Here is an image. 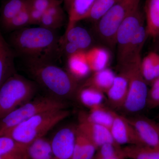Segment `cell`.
Masks as SVG:
<instances>
[{
	"instance_id": "cell-1",
	"label": "cell",
	"mask_w": 159,
	"mask_h": 159,
	"mask_svg": "<svg viewBox=\"0 0 159 159\" xmlns=\"http://www.w3.org/2000/svg\"><path fill=\"white\" fill-rule=\"evenodd\" d=\"M60 38L53 30L26 27L11 34L10 45L26 62H52L60 55Z\"/></svg>"
},
{
	"instance_id": "cell-2",
	"label": "cell",
	"mask_w": 159,
	"mask_h": 159,
	"mask_svg": "<svg viewBox=\"0 0 159 159\" xmlns=\"http://www.w3.org/2000/svg\"><path fill=\"white\" fill-rule=\"evenodd\" d=\"M27 70L52 97L63 100L76 95L78 80L67 70L51 62H26Z\"/></svg>"
},
{
	"instance_id": "cell-3",
	"label": "cell",
	"mask_w": 159,
	"mask_h": 159,
	"mask_svg": "<svg viewBox=\"0 0 159 159\" xmlns=\"http://www.w3.org/2000/svg\"><path fill=\"white\" fill-rule=\"evenodd\" d=\"M70 114V112L66 109L43 112L11 129L3 136L10 137L18 144L28 146L35 140L43 137Z\"/></svg>"
},
{
	"instance_id": "cell-4",
	"label": "cell",
	"mask_w": 159,
	"mask_h": 159,
	"mask_svg": "<svg viewBox=\"0 0 159 159\" xmlns=\"http://www.w3.org/2000/svg\"><path fill=\"white\" fill-rule=\"evenodd\" d=\"M37 87L34 82L15 74L0 87V119L33 99Z\"/></svg>"
},
{
	"instance_id": "cell-5",
	"label": "cell",
	"mask_w": 159,
	"mask_h": 159,
	"mask_svg": "<svg viewBox=\"0 0 159 159\" xmlns=\"http://www.w3.org/2000/svg\"><path fill=\"white\" fill-rule=\"evenodd\" d=\"M66 108V104L63 100L51 96L31 99L0 119V136L38 114Z\"/></svg>"
},
{
	"instance_id": "cell-6",
	"label": "cell",
	"mask_w": 159,
	"mask_h": 159,
	"mask_svg": "<svg viewBox=\"0 0 159 159\" xmlns=\"http://www.w3.org/2000/svg\"><path fill=\"white\" fill-rule=\"evenodd\" d=\"M142 57L120 65V72L128 81V96L123 109L130 113H136L146 107L148 89L147 83L142 75L141 68Z\"/></svg>"
},
{
	"instance_id": "cell-7",
	"label": "cell",
	"mask_w": 159,
	"mask_h": 159,
	"mask_svg": "<svg viewBox=\"0 0 159 159\" xmlns=\"http://www.w3.org/2000/svg\"><path fill=\"white\" fill-rule=\"evenodd\" d=\"M140 3V0H119L97 22V33L102 41L111 47L116 46L118 29Z\"/></svg>"
},
{
	"instance_id": "cell-8",
	"label": "cell",
	"mask_w": 159,
	"mask_h": 159,
	"mask_svg": "<svg viewBox=\"0 0 159 159\" xmlns=\"http://www.w3.org/2000/svg\"><path fill=\"white\" fill-rule=\"evenodd\" d=\"M145 25L144 11L140 6L133 10L124 20L117 31L116 46L118 61L121 59L137 31Z\"/></svg>"
},
{
	"instance_id": "cell-9",
	"label": "cell",
	"mask_w": 159,
	"mask_h": 159,
	"mask_svg": "<svg viewBox=\"0 0 159 159\" xmlns=\"http://www.w3.org/2000/svg\"><path fill=\"white\" fill-rule=\"evenodd\" d=\"M77 125H69L59 129L51 142L52 159H70L74 152Z\"/></svg>"
},
{
	"instance_id": "cell-10",
	"label": "cell",
	"mask_w": 159,
	"mask_h": 159,
	"mask_svg": "<svg viewBox=\"0 0 159 159\" xmlns=\"http://www.w3.org/2000/svg\"><path fill=\"white\" fill-rule=\"evenodd\" d=\"M77 127L97 146V148L106 143H116L109 129L91 121L87 113L80 111L78 116Z\"/></svg>"
},
{
	"instance_id": "cell-11",
	"label": "cell",
	"mask_w": 159,
	"mask_h": 159,
	"mask_svg": "<svg viewBox=\"0 0 159 159\" xmlns=\"http://www.w3.org/2000/svg\"><path fill=\"white\" fill-rule=\"evenodd\" d=\"M114 141L118 145H143L133 126L127 118L116 112L110 129Z\"/></svg>"
},
{
	"instance_id": "cell-12",
	"label": "cell",
	"mask_w": 159,
	"mask_h": 159,
	"mask_svg": "<svg viewBox=\"0 0 159 159\" xmlns=\"http://www.w3.org/2000/svg\"><path fill=\"white\" fill-rule=\"evenodd\" d=\"M127 119L136 131L143 145L159 148L158 123L143 116Z\"/></svg>"
},
{
	"instance_id": "cell-13",
	"label": "cell",
	"mask_w": 159,
	"mask_h": 159,
	"mask_svg": "<svg viewBox=\"0 0 159 159\" xmlns=\"http://www.w3.org/2000/svg\"><path fill=\"white\" fill-rule=\"evenodd\" d=\"M16 55L0 30V87L9 77L16 73L14 64Z\"/></svg>"
},
{
	"instance_id": "cell-14",
	"label": "cell",
	"mask_w": 159,
	"mask_h": 159,
	"mask_svg": "<svg viewBox=\"0 0 159 159\" xmlns=\"http://www.w3.org/2000/svg\"><path fill=\"white\" fill-rule=\"evenodd\" d=\"M129 84L127 77L120 72L116 76L111 87L106 93L109 103L115 108H123L128 96Z\"/></svg>"
},
{
	"instance_id": "cell-15",
	"label": "cell",
	"mask_w": 159,
	"mask_h": 159,
	"mask_svg": "<svg viewBox=\"0 0 159 159\" xmlns=\"http://www.w3.org/2000/svg\"><path fill=\"white\" fill-rule=\"evenodd\" d=\"M60 40L72 44L80 51H86L90 49L93 44V39L89 31L77 25L66 30Z\"/></svg>"
},
{
	"instance_id": "cell-16",
	"label": "cell",
	"mask_w": 159,
	"mask_h": 159,
	"mask_svg": "<svg viewBox=\"0 0 159 159\" xmlns=\"http://www.w3.org/2000/svg\"><path fill=\"white\" fill-rule=\"evenodd\" d=\"M148 36L146 26L145 25L142 26L137 31L122 58L118 61L119 65L134 61L141 57V51Z\"/></svg>"
},
{
	"instance_id": "cell-17",
	"label": "cell",
	"mask_w": 159,
	"mask_h": 159,
	"mask_svg": "<svg viewBox=\"0 0 159 159\" xmlns=\"http://www.w3.org/2000/svg\"><path fill=\"white\" fill-rule=\"evenodd\" d=\"M98 148L77 127L74 152L70 159H94Z\"/></svg>"
},
{
	"instance_id": "cell-18",
	"label": "cell",
	"mask_w": 159,
	"mask_h": 159,
	"mask_svg": "<svg viewBox=\"0 0 159 159\" xmlns=\"http://www.w3.org/2000/svg\"><path fill=\"white\" fill-rule=\"evenodd\" d=\"M144 15L146 31L148 36H159V0H146Z\"/></svg>"
},
{
	"instance_id": "cell-19",
	"label": "cell",
	"mask_w": 159,
	"mask_h": 159,
	"mask_svg": "<svg viewBox=\"0 0 159 159\" xmlns=\"http://www.w3.org/2000/svg\"><path fill=\"white\" fill-rule=\"evenodd\" d=\"M67 66L68 72L78 81L87 77L91 72L86 51H80L68 56Z\"/></svg>"
},
{
	"instance_id": "cell-20",
	"label": "cell",
	"mask_w": 159,
	"mask_h": 159,
	"mask_svg": "<svg viewBox=\"0 0 159 159\" xmlns=\"http://www.w3.org/2000/svg\"><path fill=\"white\" fill-rule=\"evenodd\" d=\"M96 0H73L68 10V22L66 30L85 20Z\"/></svg>"
},
{
	"instance_id": "cell-21",
	"label": "cell",
	"mask_w": 159,
	"mask_h": 159,
	"mask_svg": "<svg viewBox=\"0 0 159 159\" xmlns=\"http://www.w3.org/2000/svg\"><path fill=\"white\" fill-rule=\"evenodd\" d=\"M116 75L111 69L94 72L83 85L88 86L105 94L111 87Z\"/></svg>"
},
{
	"instance_id": "cell-22",
	"label": "cell",
	"mask_w": 159,
	"mask_h": 159,
	"mask_svg": "<svg viewBox=\"0 0 159 159\" xmlns=\"http://www.w3.org/2000/svg\"><path fill=\"white\" fill-rule=\"evenodd\" d=\"M87 60L91 72L107 68L110 60L108 50L99 47H93L86 51Z\"/></svg>"
},
{
	"instance_id": "cell-23",
	"label": "cell",
	"mask_w": 159,
	"mask_h": 159,
	"mask_svg": "<svg viewBox=\"0 0 159 159\" xmlns=\"http://www.w3.org/2000/svg\"><path fill=\"white\" fill-rule=\"evenodd\" d=\"M64 20V12L61 5H56L49 8L44 13L39 25L55 31L63 25Z\"/></svg>"
},
{
	"instance_id": "cell-24",
	"label": "cell",
	"mask_w": 159,
	"mask_h": 159,
	"mask_svg": "<svg viewBox=\"0 0 159 159\" xmlns=\"http://www.w3.org/2000/svg\"><path fill=\"white\" fill-rule=\"evenodd\" d=\"M122 151L126 159H159V147L129 145L122 148Z\"/></svg>"
},
{
	"instance_id": "cell-25",
	"label": "cell",
	"mask_w": 159,
	"mask_h": 159,
	"mask_svg": "<svg viewBox=\"0 0 159 159\" xmlns=\"http://www.w3.org/2000/svg\"><path fill=\"white\" fill-rule=\"evenodd\" d=\"M76 95L83 105L89 109L102 104L104 99V93L88 86H80Z\"/></svg>"
},
{
	"instance_id": "cell-26",
	"label": "cell",
	"mask_w": 159,
	"mask_h": 159,
	"mask_svg": "<svg viewBox=\"0 0 159 159\" xmlns=\"http://www.w3.org/2000/svg\"><path fill=\"white\" fill-rule=\"evenodd\" d=\"M89 109V112L87 113L89 119L95 123L104 126L110 130L116 112L107 107L103 103Z\"/></svg>"
},
{
	"instance_id": "cell-27",
	"label": "cell",
	"mask_w": 159,
	"mask_h": 159,
	"mask_svg": "<svg viewBox=\"0 0 159 159\" xmlns=\"http://www.w3.org/2000/svg\"><path fill=\"white\" fill-rule=\"evenodd\" d=\"M29 159H52L51 142L43 137L35 140L28 145Z\"/></svg>"
},
{
	"instance_id": "cell-28",
	"label": "cell",
	"mask_w": 159,
	"mask_h": 159,
	"mask_svg": "<svg viewBox=\"0 0 159 159\" xmlns=\"http://www.w3.org/2000/svg\"><path fill=\"white\" fill-rule=\"evenodd\" d=\"M28 6V0H7L1 9L2 24L4 25L13 18Z\"/></svg>"
},
{
	"instance_id": "cell-29",
	"label": "cell",
	"mask_w": 159,
	"mask_h": 159,
	"mask_svg": "<svg viewBox=\"0 0 159 159\" xmlns=\"http://www.w3.org/2000/svg\"><path fill=\"white\" fill-rule=\"evenodd\" d=\"M119 0H96L85 20L97 23Z\"/></svg>"
},
{
	"instance_id": "cell-30",
	"label": "cell",
	"mask_w": 159,
	"mask_h": 159,
	"mask_svg": "<svg viewBox=\"0 0 159 159\" xmlns=\"http://www.w3.org/2000/svg\"><path fill=\"white\" fill-rule=\"evenodd\" d=\"M31 25L28 5L24 10L3 25L8 31H15L26 28Z\"/></svg>"
},
{
	"instance_id": "cell-31",
	"label": "cell",
	"mask_w": 159,
	"mask_h": 159,
	"mask_svg": "<svg viewBox=\"0 0 159 159\" xmlns=\"http://www.w3.org/2000/svg\"><path fill=\"white\" fill-rule=\"evenodd\" d=\"M154 52H151L141 60L142 75L147 84H151L155 79L154 72Z\"/></svg>"
},
{
	"instance_id": "cell-32",
	"label": "cell",
	"mask_w": 159,
	"mask_h": 159,
	"mask_svg": "<svg viewBox=\"0 0 159 159\" xmlns=\"http://www.w3.org/2000/svg\"><path fill=\"white\" fill-rule=\"evenodd\" d=\"M29 8L45 12L49 8L61 4L62 0H28Z\"/></svg>"
},
{
	"instance_id": "cell-33",
	"label": "cell",
	"mask_w": 159,
	"mask_h": 159,
	"mask_svg": "<svg viewBox=\"0 0 159 159\" xmlns=\"http://www.w3.org/2000/svg\"><path fill=\"white\" fill-rule=\"evenodd\" d=\"M28 146L20 145L14 150L0 156V159H29Z\"/></svg>"
},
{
	"instance_id": "cell-34",
	"label": "cell",
	"mask_w": 159,
	"mask_h": 159,
	"mask_svg": "<svg viewBox=\"0 0 159 159\" xmlns=\"http://www.w3.org/2000/svg\"><path fill=\"white\" fill-rule=\"evenodd\" d=\"M20 145L21 144H18L10 137L0 136V156L14 150Z\"/></svg>"
},
{
	"instance_id": "cell-35",
	"label": "cell",
	"mask_w": 159,
	"mask_h": 159,
	"mask_svg": "<svg viewBox=\"0 0 159 159\" xmlns=\"http://www.w3.org/2000/svg\"><path fill=\"white\" fill-rule=\"evenodd\" d=\"M146 106L149 108L159 107V87H151L148 90Z\"/></svg>"
},
{
	"instance_id": "cell-36",
	"label": "cell",
	"mask_w": 159,
	"mask_h": 159,
	"mask_svg": "<svg viewBox=\"0 0 159 159\" xmlns=\"http://www.w3.org/2000/svg\"><path fill=\"white\" fill-rule=\"evenodd\" d=\"M29 11L31 25H39L40 22L44 12L29 8Z\"/></svg>"
},
{
	"instance_id": "cell-37",
	"label": "cell",
	"mask_w": 159,
	"mask_h": 159,
	"mask_svg": "<svg viewBox=\"0 0 159 159\" xmlns=\"http://www.w3.org/2000/svg\"><path fill=\"white\" fill-rule=\"evenodd\" d=\"M154 72L156 79L159 77V54L156 52L154 54Z\"/></svg>"
},
{
	"instance_id": "cell-38",
	"label": "cell",
	"mask_w": 159,
	"mask_h": 159,
	"mask_svg": "<svg viewBox=\"0 0 159 159\" xmlns=\"http://www.w3.org/2000/svg\"><path fill=\"white\" fill-rule=\"evenodd\" d=\"M94 159H125V156L123 153V151L122 153L116 156L113 157H111L108 158H99L97 157H94Z\"/></svg>"
},
{
	"instance_id": "cell-39",
	"label": "cell",
	"mask_w": 159,
	"mask_h": 159,
	"mask_svg": "<svg viewBox=\"0 0 159 159\" xmlns=\"http://www.w3.org/2000/svg\"><path fill=\"white\" fill-rule=\"evenodd\" d=\"M72 1L73 0H63L65 7L67 11L68 10Z\"/></svg>"
},
{
	"instance_id": "cell-40",
	"label": "cell",
	"mask_w": 159,
	"mask_h": 159,
	"mask_svg": "<svg viewBox=\"0 0 159 159\" xmlns=\"http://www.w3.org/2000/svg\"><path fill=\"white\" fill-rule=\"evenodd\" d=\"M158 37H159V36H158Z\"/></svg>"
},
{
	"instance_id": "cell-41",
	"label": "cell",
	"mask_w": 159,
	"mask_h": 159,
	"mask_svg": "<svg viewBox=\"0 0 159 159\" xmlns=\"http://www.w3.org/2000/svg\"></svg>"
}]
</instances>
